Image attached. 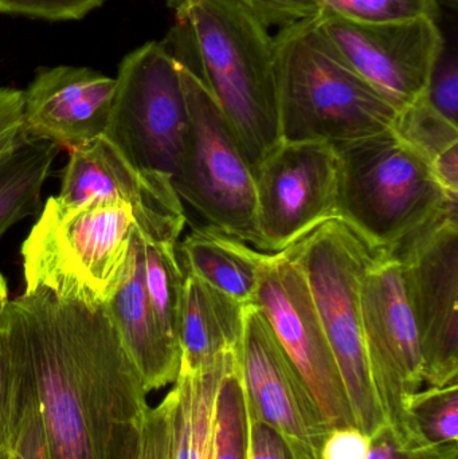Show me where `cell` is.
I'll use <instances>...</instances> for the list:
<instances>
[{
  "instance_id": "obj_1",
  "label": "cell",
  "mask_w": 458,
  "mask_h": 459,
  "mask_svg": "<svg viewBox=\"0 0 458 459\" xmlns=\"http://www.w3.org/2000/svg\"><path fill=\"white\" fill-rule=\"evenodd\" d=\"M4 326L29 367L51 459H136L150 406L105 304L24 289Z\"/></svg>"
},
{
  "instance_id": "obj_2",
  "label": "cell",
  "mask_w": 458,
  "mask_h": 459,
  "mask_svg": "<svg viewBox=\"0 0 458 459\" xmlns=\"http://www.w3.org/2000/svg\"><path fill=\"white\" fill-rule=\"evenodd\" d=\"M167 48L209 89L250 167L281 143L273 37L234 0H169Z\"/></svg>"
},
{
  "instance_id": "obj_3",
  "label": "cell",
  "mask_w": 458,
  "mask_h": 459,
  "mask_svg": "<svg viewBox=\"0 0 458 459\" xmlns=\"http://www.w3.org/2000/svg\"><path fill=\"white\" fill-rule=\"evenodd\" d=\"M281 142L339 145L393 128L398 110L341 56L320 13L273 37Z\"/></svg>"
},
{
  "instance_id": "obj_4",
  "label": "cell",
  "mask_w": 458,
  "mask_h": 459,
  "mask_svg": "<svg viewBox=\"0 0 458 459\" xmlns=\"http://www.w3.org/2000/svg\"><path fill=\"white\" fill-rule=\"evenodd\" d=\"M333 147L338 220L373 251L392 253L457 204L429 161L392 129Z\"/></svg>"
},
{
  "instance_id": "obj_5",
  "label": "cell",
  "mask_w": 458,
  "mask_h": 459,
  "mask_svg": "<svg viewBox=\"0 0 458 459\" xmlns=\"http://www.w3.org/2000/svg\"><path fill=\"white\" fill-rule=\"evenodd\" d=\"M288 251L306 278L357 428L371 438L386 425L368 368L360 312V280L374 251L341 220L328 221Z\"/></svg>"
},
{
  "instance_id": "obj_6",
  "label": "cell",
  "mask_w": 458,
  "mask_h": 459,
  "mask_svg": "<svg viewBox=\"0 0 458 459\" xmlns=\"http://www.w3.org/2000/svg\"><path fill=\"white\" fill-rule=\"evenodd\" d=\"M134 229L123 204L65 209L51 196L22 245L26 288L107 304L125 275Z\"/></svg>"
},
{
  "instance_id": "obj_7",
  "label": "cell",
  "mask_w": 458,
  "mask_h": 459,
  "mask_svg": "<svg viewBox=\"0 0 458 459\" xmlns=\"http://www.w3.org/2000/svg\"><path fill=\"white\" fill-rule=\"evenodd\" d=\"M179 65L188 126L172 185L210 228L263 250L253 169L236 132L204 83Z\"/></svg>"
},
{
  "instance_id": "obj_8",
  "label": "cell",
  "mask_w": 458,
  "mask_h": 459,
  "mask_svg": "<svg viewBox=\"0 0 458 459\" xmlns=\"http://www.w3.org/2000/svg\"><path fill=\"white\" fill-rule=\"evenodd\" d=\"M359 299L368 368L385 423L398 441H427L409 411L424 385V367L402 264L394 254L374 251Z\"/></svg>"
},
{
  "instance_id": "obj_9",
  "label": "cell",
  "mask_w": 458,
  "mask_h": 459,
  "mask_svg": "<svg viewBox=\"0 0 458 459\" xmlns=\"http://www.w3.org/2000/svg\"><path fill=\"white\" fill-rule=\"evenodd\" d=\"M188 126L179 65L166 42L124 56L107 136L134 166L174 180Z\"/></svg>"
},
{
  "instance_id": "obj_10",
  "label": "cell",
  "mask_w": 458,
  "mask_h": 459,
  "mask_svg": "<svg viewBox=\"0 0 458 459\" xmlns=\"http://www.w3.org/2000/svg\"><path fill=\"white\" fill-rule=\"evenodd\" d=\"M457 210L451 204L392 251L402 264L428 387L458 382Z\"/></svg>"
},
{
  "instance_id": "obj_11",
  "label": "cell",
  "mask_w": 458,
  "mask_h": 459,
  "mask_svg": "<svg viewBox=\"0 0 458 459\" xmlns=\"http://www.w3.org/2000/svg\"><path fill=\"white\" fill-rule=\"evenodd\" d=\"M253 304L308 385L330 430L357 428L306 278L288 248L266 254Z\"/></svg>"
},
{
  "instance_id": "obj_12",
  "label": "cell",
  "mask_w": 458,
  "mask_h": 459,
  "mask_svg": "<svg viewBox=\"0 0 458 459\" xmlns=\"http://www.w3.org/2000/svg\"><path fill=\"white\" fill-rule=\"evenodd\" d=\"M263 251L280 253L338 220V160L325 143L281 142L255 167Z\"/></svg>"
},
{
  "instance_id": "obj_13",
  "label": "cell",
  "mask_w": 458,
  "mask_h": 459,
  "mask_svg": "<svg viewBox=\"0 0 458 459\" xmlns=\"http://www.w3.org/2000/svg\"><path fill=\"white\" fill-rule=\"evenodd\" d=\"M53 198L65 209L123 204L140 234L153 242L177 243L186 222L171 178L134 166L107 136L69 151L61 190Z\"/></svg>"
},
{
  "instance_id": "obj_14",
  "label": "cell",
  "mask_w": 458,
  "mask_h": 459,
  "mask_svg": "<svg viewBox=\"0 0 458 459\" xmlns=\"http://www.w3.org/2000/svg\"><path fill=\"white\" fill-rule=\"evenodd\" d=\"M320 18L350 66L395 109L425 96L445 45L436 19L365 24L323 10Z\"/></svg>"
},
{
  "instance_id": "obj_15",
  "label": "cell",
  "mask_w": 458,
  "mask_h": 459,
  "mask_svg": "<svg viewBox=\"0 0 458 459\" xmlns=\"http://www.w3.org/2000/svg\"><path fill=\"white\" fill-rule=\"evenodd\" d=\"M247 406L285 439L295 459H320L330 428L266 318L255 304L245 307L238 358Z\"/></svg>"
},
{
  "instance_id": "obj_16",
  "label": "cell",
  "mask_w": 458,
  "mask_h": 459,
  "mask_svg": "<svg viewBox=\"0 0 458 459\" xmlns=\"http://www.w3.org/2000/svg\"><path fill=\"white\" fill-rule=\"evenodd\" d=\"M116 78L89 67H40L23 91V128L31 140L67 150L104 136Z\"/></svg>"
},
{
  "instance_id": "obj_17",
  "label": "cell",
  "mask_w": 458,
  "mask_h": 459,
  "mask_svg": "<svg viewBox=\"0 0 458 459\" xmlns=\"http://www.w3.org/2000/svg\"><path fill=\"white\" fill-rule=\"evenodd\" d=\"M105 307L148 393L175 383L180 350L160 328L151 305L145 288L144 246L137 229L132 234L125 275Z\"/></svg>"
},
{
  "instance_id": "obj_18",
  "label": "cell",
  "mask_w": 458,
  "mask_h": 459,
  "mask_svg": "<svg viewBox=\"0 0 458 459\" xmlns=\"http://www.w3.org/2000/svg\"><path fill=\"white\" fill-rule=\"evenodd\" d=\"M245 307L185 272L179 320L180 369L201 374L239 356Z\"/></svg>"
},
{
  "instance_id": "obj_19",
  "label": "cell",
  "mask_w": 458,
  "mask_h": 459,
  "mask_svg": "<svg viewBox=\"0 0 458 459\" xmlns=\"http://www.w3.org/2000/svg\"><path fill=\"white\" fill-rule=\"evenodd\" d=\"M185 272L242 305L253 304L266 254L204 225L194 228L180 245Z\"/></svg>"
},
{
  "instance_id": "obj_20",
  "label": "cell",
  "mask_w": 458,
  "mask_h": 459,
  "mask_svg": "<svg viewBox=\"0 0 458 459\" xmlns=\"http://www.w3.org/2000/svg\"><path fill=\"white\" fill-rule=\"evenodd\" d=\"M58 145L45 140H24L0 160V237L11 226L37 214L40 193Z\"/></svg>"
},
{
  "instance_id": "obj_21",
  "label": "cell",
  "mask_w": 458,
  "mask_h": 459,
  "mask_svg": "<svg viewBox=\"0 0 458 459\" xmlns=\"http://www.w3.org/2000/svg\"><path fill=\"white\" fill-rule=\"evenodd\" d=\"M231 366L229 361L201 374L179 369L174 383L180 398L175 459H212L215 395Z\"/></svg>"
},
{
  "instance_id": "obj_22",
  "label": "cell",
  "mask_w": 458,
  "mask_h": 459,
  "mask_svg": "<svg viewBox=\"0 0 458 459\" xmlns=\"http://www.w3.org/2000/svg\"><path fill=\"white\" fill-rule=\"evenodd\" d=\"M143 246L145 288L151 305L166 336L179 347L185 272L177 259V243L153 242L143 237Z\"/></svg>"
},
{
  "instance_id": "obj_23",
  "label": "cell",
  "mask_w": 458,
  "mask_h": 459,
  "mask_svg": "<svg viewBox=\"0 0 458 459\" xmlns=\"http://www.w3.org/2000/svg\"><path fill=\"white\" fill-rule=\"evenodd\" d=\"M212 459H247L246 399L238 361L223 375L218 385Z\"/></svg>"
},
{
  "instance_id": "obj_24",
  "label": "cell",
  "mask_w": 458,
  "mask_h": 459,
  "mask_svg": "<svg viewBox=\"0 0 458 459\" xmlns=\"http://www.w3.org/2000/svg\"><path fill=\"white\" fill-rule=\"evenodd\" d=\"M34 385L23 352L3 325L0 333V455L13 442Z\"/></svg>"
},
{
  "instance_id": "obj_25",
  "label": "cell",
  "mask_w": 458,
  "mask_h": 459,
  "mask_svg": "<svg viewBox=\"0 0 458 459\" xmlns=\"http://www.w3.org/2000/svg\"><path fill=\"white\" fill-rule=\"evenodd\" d=\"M392 131L430 166L458 145V126L440 115L425 96L398 110Z\"/></svg>"
},
{
  "instance_id": "obj_26",
  "label": "cell",
  "mask_w": 458,
  "mask_h": 459,
  "mask_svg": "<svg viewBox=\"0 0 458 459\" xmlns=\"http://www.w3.org/2000/svg\"><path fill=\"white\" fill-rule=\"evenodd\" d=\"M409 411L430 444H458V382L419 390L411 398Z\"/></svg>"
},
{
  "instance_id": "obj_27",
  "label": "cell",
  "mask_w": 458,
  "mask_h": 459,
  "mask_svg": "<svg viewBox=\"0 0 458 459\" xmlns=\"http://www.w3.org/2000/svg\"><path fill=\"white\" fill-rule=\"evenodd\" d=\"M331 15L355 23L385 24L440 16L438 0H317Z\"/></svg>"
},
{
  "instance_id": "obj_28",
  "label": "cell",
  "mask_w": 458,
  "mask_h": 459,
  "mask_svg": "<svg viewBox=\"0 0 458 459\" xmlns=\"http://www.w3.org/2000/svg\"><path fill=\"white\" fill-rule=\"evenodd\" d=\"M180 398L177 387L159 406L148 410L143 422L136 459H169L177 441Z\"/></svg>"
},
{
  "instance_id": "obj_29",
  "label": "cell",
  "mask_w": 458,
  "mask_h": 459,
  "mask_svg": "<svg viewBox=\"0 0 458 459\" xmlns=\"http://www.w3.org/2000/svg\"><path fill=\"white\" fill-rule=\"evenodd\" d=\"M107 0H0V13L45 21H78Z\"/></svg>"
},
{
  "instance_id": "obj_30",
  "label": "cell",
  "mask_w": 458,
  "mask_h": 459,
  "mask_svg": "<svg viewBox=\"0 0 458 459\" xmlns=\"http://www.w3.org/2000/svg\"><path fill=\"white\" fill-rule=\"evenodd\" d=\"M367 459H458L457 445L401 442L386 425L371 437Z\"/></svg>"
},
{
  "instance_id": "obj_31",
  "label": "cell",
  "mask_w": 458,
  "mask_h": 459,
  "mask_svg": "<svg viewBox=\"0 0 458 459\" xmlns=\"http://www.w3.org/2000/svg\"><path fill=\"white\" fill-rule=\"evenodd\" d=\"M0 459H51L35 390L29 406L22 415L13 442L8 449L0 455Z\"/></svg>"
},
{
  "instance_id": "obj_32",
  "label": "cell",
  "mask_w": 458,
  "mask_h": 459,
  "mask_svg": "<svg viewBox=\"0 0 458 459\" xmlns=\"http://www.w3.org/2000/svg\"><path fill=\"white\" fill-rule=\"evenodd\" d=\"M265 27L290 26L322 11L317 0H234Z\"/></svg>"
},
{
  "instance_id": "obj_33",
  "label": "cell",
  "mask_w": 458,
  "mask_h": 459,
  "mask_svg": "<svg viewBox=\"0 0 458 459\" xmlns=\"http://www.w3.org/2000/svg\"><path fill=\"white\" fill-rule=\"evenodd\" d=\"M425 97L440 115H443L454 126H458V66L456 58L438 62Z\"/></svg>"
},
{
  "instance_id": "obj_34",
  "label": "cell",
  "mask_w": 458,
  "mask_h": 459,
  "mask_svg": "<svg viewBox=\"0 0 458 459\" xmlns=\"http://www.w3.org/2000/svg\"><path fill=\"white\" fill-rule=\"evenodd\" d=\"M27 139L23 128V91L0 88V160Z\"/></svg>"
},
{
  "instance_id": "obj_35",
  "label": "cell",
  "mask_w": 458,
  "mask_h": 459,
  "mask_svg": "<svg viewBox=\"0 0 458 459\" xmlns=\"http://www.w3.org/2000/svg\"><path fill=\"white\" fill-rule=\"evenodd\" d=\"M246 418L247 459H295L285 439L271 426L258 420L247 403Z\"/></svg>"
},
{
  "instance_id": "obj_36",
  "label": "cell",
  "mask_w": 458,
  "mask_h": 459,
  "mask_svg": "<svg viewBox=\"0 0 458 459\" xmlns=\"http://www.w3.org/2000/svg\"><path fill=\"white\" fill-rule=\"evenodd\" d=\"M370 447V437L355 426L331 429L320 459H367Z\"/></svg>"
},
{
  "instance_id": "obj_37",
  "label": "cell",
  "mask_w": 458,
  "mask_h": 459,
  "mask_svg": "<svg viewBox=\"0 0 458 459\" xmlns=\"http://www.w3.org/2000/svg\"><path fill=\"white\" fill-rule=\"evenodd\" d=\"M8 302V288L7 281L0 273V333H2L3 325H4L5 312H7Z\"/></svg>"
}]
</instances>
